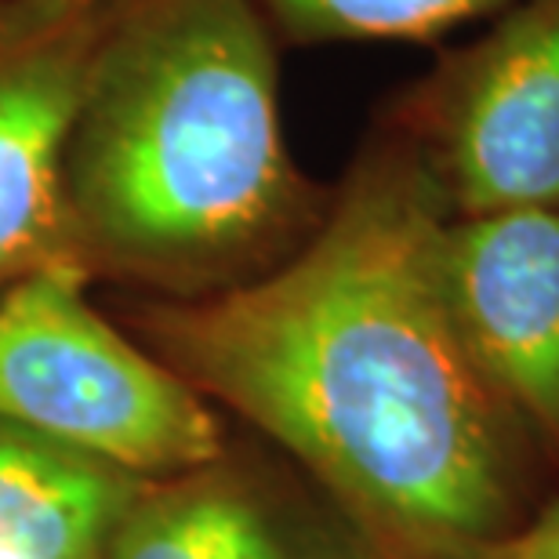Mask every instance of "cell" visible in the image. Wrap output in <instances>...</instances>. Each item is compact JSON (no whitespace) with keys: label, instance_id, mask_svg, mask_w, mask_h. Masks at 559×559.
I'll return each instance as SVG.
<instances>
[{"label":"cell","instance_id":"cell-9","mask_svg":"<svg viewBox=\"0 0 559 559\" xmlns=\"http://www.w3.org/2000/svg\"><path fill=\"white\" fill-rule=\"evenodd\" d=\"M276 40H436L512 0H254Z\"/></svg>","mask_w":559,"mask_h":559},{"label":"cell","instance_id":"cell-10","mask_svg":"<svg viewBox=\"0 0 559 559\" xmlns=\"http://www.w3.org/2000/svg\"><path fill=\"white\" fill-rule=\"evenodd\" d=\"M490 559H559V498L545 501Z\"/></svg>","mask_w":559,"mask_h":559},{"label":"cell","instance_id":"cell-5","mask_svg":"<svg viewBox=\"0 0 559 559\" xmlns=\"http://www.w3.org/2000/svg\"><path fill=\"white\" fill-rule=\"evenodd\" d=\"M128 0H0V287L76 262L62 171L95 59Z\"/></svg>","mask_w":559,"mask_h":559},{"label":"cell","instance_id":"cell-7","mask_svg":"<svg viewBox=\"0 0 559 559\" xmlns=\"http://www.w3.org/2000/svg\"><path fill=\"white\" fill-rule=\"evenodd\" d=\"M103 559H382L353 523L331 527L251 473L211 462L142 484Z\"/></svg>","mask_w":559,"mask_h":559},{"label":"cell","instance_id":"cell-6","mask_svg":"<svg viewBox=\"0 0 559 559\" xmlns=\"http://www.w3.org/2000/svg\"><path fill=\"white\" fill-rule=\"evenodd\" d=\"M440 276L479 371L559 468V211L447 218Z\"/></svg>","mask_w":559,"mask_h":559},{"label":"cell","instance_id":"cell-3","mask_svg":"<svg viewBox=\"0 0 559 559\" xmlns=\"http://www.w3.org/2000/svg\"><path fill=\"white\" fill-rule=\"evenodd\" d=\"M84 280L55 262L0 287V421L135 479L218 462L204 396L95 312Z\"/></svg>","mask_w":559,"mask_h":559},{"label":"cell","instance_id":"cell-8","mask_svg":"<svg viewBox=\"0 0 559 559\" xmlns=\"http://www.w3.org/2000/svg\"><path fill=\"white\" fill-rule=\"evenodd\" d=\"M142 484L0 421V559H103Z\"/></svg>","mask_w":559,"mask_h":559},{"label":"cell","instance_id":"cell-2","mask_svg":"<svg viewBox=\"0 0 559 559\" xmlns=\"http://www.w3.org/2000/svg\"><path fill=\"white\" fill-rule=\"evenodd\" d=\"M254 0H128L66 150L76 265L200 298L276 270L334 189L290 160Z\"/></svg>","mask_w":559,"mask_h":559},{"label":"cell","instance_id":"cell-1","mask_svg":"<svg viewBox=\"0 0 559 559\" xmlns=\"http://www.w3.org/2000/svg\"><path fill=\"white\" fill-rule=\"evenodd\" d=\"M447 218L378 120L287 262L139 312L156 356L295 454L382 559H490L538 512V447L447 301Z\"/></svg>","mask_w":559,"mask_h":559},{"label":"cell","instance_id":"cell-4","mask_svg":"<svg viewBox=\"0 0 559 559\" xmlns=\"http://www.w3.org/2000/svg\"><path fill=\"white\" fill-rule=\"evenodd\" d=\"M447 215L559 211V0H512L443 55L385 117Z\"/></svg>","mask_w":559,"mask_h":559}]
</instances>
